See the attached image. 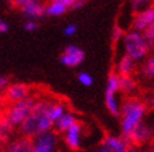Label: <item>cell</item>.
I'll return each instance as SVG.
<instances>
[{
	"instance_id": "cell-30",
	"label": "cell",
	"mask_w": 154,
	"mask_h": 152,
	"mask_svg": "<svg viewBox=\"0 0 154 152\" xmlns=\"http://www.w3.org/2000/svg\"><path fill=\"white\" fill-rule=\"evenodd\" d=\"M84 4H85V0H76L70 7H72V10H78L79 7H82Z\"/></svg>"
},
{
	"instance_id": "cell-15",
	"label": "cell",
	"mask_w": 154,
	"mask_h": 152,
	"mask_svg": "<svg viewBox=\"0 0 154 152\" xmlns=\"http://www.w3.org/2000/svg\"><path fill=\"white\" fill-rule=\"evenodd\" d=\"M5 150L8 152H33V140L21 136L10 141Z\"/></svg>"
},
{
	"instance_id": "cell-35",
	"label": "cell",
	"mask_w": 154,
	"mask_h": 152,
	"mask_svg": "<svg viewBox=\"0 0 154 152\" xmlns=\"http://www.w3.org/2000/svg\"><path fill=\"white\" fill-rule=\"evenodd\" d=\"M124 152H137V148H135V147H132V146H129Z\"/></svg>"
},
{
	"instance_id": "cell-2",
	"label": "cell",
	"mask_w": 154,
	"mask_h": 152,
	"mask_svg": "<svg viewBox=\"0 0 154 152\" xmlns=\"http://www.w3.org/2000/svg\"><path fill=\"white\" fill-rule=\"evenodd\" d=\"M148 106L142 100L134 97H129L123 101L119 107V116L122 117V137L125 140L134 130L137 125H139L147 115Z\"/></svg>"
},
{
	"instance_id": "cell-31",
	"label": "cell",
	"mask_w": 154,
	"mask_h": 152,
	"mask_svg": "<svg viewBox=\"0 0 154 152\" xmlns=\"http://www.w3.org/2000/svg\"><path fill=\"white\" fill-rule=\"evenodd\" d=\"M54 1H58V3H60V4H63L65 7H70L76 0H54Z\"/></svg>"
},
{
	"instance_id": "cell-27",
	"label": "cell",
	"mask_w": 154,
	"mask_h": 152,
	"mask_svg": "<svg viewBox=\"0 0 154 152\" xmlns=\"http://www.w3.org/2000/svg\"><path fill=\"white\" fill-rule=\"evenodd\" d=\"M38 28H39V24L35 20H28L24 24V30H26V31H35V30H38Z\"/></svg>"
},
{
	"instance_id": "cell-34",
	"label": "cell",
	"mask_w": 154,
	"mask_h": 152,
	"mask_svg": "<svg viewBox=\"0 0 154 152\" xmlns=\"http://www.w3.org/2000/svg\"><path fill=\"white\" fill-rule=\"evenodd\" d=\"M137 152H154L153 147H145L143 150H137Z\"/></svg>"
},
{
	"instance_id": "cell-7",
	"label": "cell",
	"mask_w": 154,
	"mask_h": 152,
	"mask_svg": "<svg viewBox=\"0 0 154 152\" xmlns=\"http://www.w3.org/2000/svg\"><path fill=\"white\" fill-rule=\"evenodd\" d=\"M33 152H58L57 132L47 131L33 139Z\"/></svg>"
},
{
	"instance_id": "cell-23",
	"label": "cell",
	"mask_w": 154,
	"mask_h": 152,
	"mask_svg": "<svg viewBox=\"0 0 154 152\" xmlns=\"http://www.w3.org/2000/svg\"><path fill=\"white\" fill-rule=\"evenodd\" d=\"M142 35L144 37L145 42L149 45V48H153V44H154V25H150L149 28H147L145 30L142 31Z\"/></svg>"
},
{
	"instance_id": "cell-32",
	"label": "cell",
	"mask_w": 154,
	"mask_h": 152,
	"mask_svg": "<svg viewBox=\"0 0 154 152\" xmlns=\"http://www.w3.org/2000/svg\"><path fill=\"white\" fill-rule=\"evenodd\" d=\"M8 30H9V26H8V24L3 20L0 19V33H6Z\"/></svg>"
},
{
	"instance_id": "cell-9",
	"label": "cell",
	"mask_w": 154,
	"mask_h": 152,
	"mask_svg": "<svg viewBox=\"0 0 154 152\" xmlns=\"http://www.w3.org/2000/svg\"><path fill=\"white\" fill-rule=\"evenodd\" d=\"M84 59H85V52H84V50L73 44L68 45L64 52L59 57L60 63L68 67H75V66L80 65L84 61Z\"/></svg>"
},
{
	"instance_id": "cell-11",
	"label": "cell",
	"mask_w": 154,
	"mask_h": 152,
	"mask_svg": "<svg viewBox=\"0 0 154 152\" xmlns=\"http://www.w3.org/2000/svg\"><path fill=\"white\" fill-rule=\"evenodd\" d=\"M150 25H154V6H150L140 13L134 14L132 22L133 30L142 33L143 30L149 28Z\"/></svg>"
},
{
	"instance_id": "cell-14",
	"label": "cell",
	"mask_w": 154,
	"mask_h": 152,
	"mask_svg": "<svg viewBox=\"0 0 154 152\" xmlns=\"http://www.w3.org/2000/svg\"><path fill=\"white\" fill-rule=\"evenodd\" d=\"M75 122H78V120H76L75 115L72 112V111H65L63 115H61L55 122H54V126L53 128H55L57 133H64L69 127H72Z\"/></svg>"
},
{
	"instance_id": "cell-26",
	"label": "cell",
	"mask_w": 154,
	"mask_h": 152,
	"mask_svg": "<svg viewBox=\"0 0 154 152\" xmlns=\"http://www.w3.org/2000/svg\"><path fill=\"white\" fill-rule=\"evenodd\" d=\"M10 3L14 7L17 9H21L26 5H30V4H34V3H42V0H10Z\"/></svg>"
},
{
	"instance_id": "cell-25",
	"label": "cell",
	"mask_w": 154,
	"mask_h": 152,
	"mask_svg": "<svg viewBox=\"0 0 154 152\" xmlns=\"http://www.w3.org/2000/svg\"><path fill=\"white\" fill-rule=\"evenodd\" d=\"M123 36H124V30H123V28L119 26V25H114V28L112 30V41H113V44H117Z\"/></svg>"
},
{
	"instance_id": "cell-17",
	"label": "cell",
	"mask_w": 154,
	"mask_h": 152,
	"mask_svg": "<svg viewBox=\"0 0 154 152\" xmlns=\"http://www.w3.org/2000/svg\"><path fill=\"white\" fill-rule=\"evenodd\" d=\"M118 86L122 94H124L127 96H132L138 89V83L132 75L118 76Z\"/></svg>"
},
{
	"instance_id": "cell-19",
	"label": "cell",
	"mask_w": 154,
	"mask_h": 152,
	"mask_svg": "<svg viewBox=\"0 0 154 152\" xmlns=\"http://www.w3.org/2000/svg\"><path fill=\"white\" fill-rule=\"evenodd\" d=\"M65 111H68V109H66V104L64 101H61V100L53 101L50 105V109H49V116L53 122H55Z\"/></svg>"
},
{
	"instance_id": "cell-12",
	"label": "cell",
	"mask_w": 154,
	"mask_h": 152,
	"mask_svg": "<svg viewBox=\"0 0 154 152\" xmlns=\"http://www.w3.org/2000/svg\"><path fill=\"white\" fill-rule=\"evenodd\" d=\"M102 146L105 148L106 152H124L130 145L124 137H118V136L106 135L103 139Z\"/></svg>"
},
{
	"instance_id": "cell-5",
	"label": "cell",
	"mask_w": 154,
	"mask_h": 152,
	"mask_svg": "<svg viewBox=\"0 0 154 152\" xmlns=\"http://www.w3.org/2000/svg\"><path fill=\"white\" fill-rule=\"evenodd\" d=\"M119 92L118 86V75L115 72H110L108 76L106 87H105V105L109 112L113 116H119L120 105L117 100V94Z\"/></svg>"
},
{
	"instance_id": "cell-8",
	"label": "cell",
	"mask_w": 154,
	"mask_h": 152,
	"mask_svg": "<svg viewBox=\"0 0 154 152\" xmlns=\"http://www.w3.org/2000/svg\"><path fill=\"white\" fill-rule=\"evenodd\" d=\"M32 92V89L30 86H28L26 83H21V82H14V83H9L5 90H4V100L5 102H18L20 100H24V98L30 96Z\"/></svg>"
},
{
	"instance_id": "cell-20",
	"label": "cell",
	"mask_w": 154,
	"mask_h": 152,
	"mask_svg": "<svg viewBox=\"0 0 154 152\" xmlns=\"http://www.w3.org/2000/svg\"><path fill=\"white\" fill-rule=\"evenodd\" d=\"M68 10V7H65L63 4H60L58 1L50 0L48 5H45V14L50 15V16H60Z\"/></svg>"
},
{
	"instance_id": "cell-37",
	"label": "cell",
	"mask_w": 154,
	"mask_h": 152,
	"mask_svg": "<svg viewBox=\"0 0 154 152\" xmlns=\"http://www.w3.org/2000/svg\"><path fill=\"white\" fill-rule=\"evenodd\" d=\"M0 152H8L6 150H2V151H0Z\"/></svg>"
},
{
	"instance_id": "cell-33",
	"label": "cell",
	"mask_w": 154,
	"mask_h": 152,
	"mask_svg": "<svg viewBox=\"0 0 154 152\" xmlns=\"http://www.w3.org/2000/svg\"><path fill=\"white\" fill-rule=\"evenodd\" d=\"M4 105H5V100H4V95L3 92L0 91V110H2L4 107Z\"/></svg>"
},
{
	"instance_id": "cell-38",
	"label": "cell",
	"mask_w": 154,
	"mask_h": 152,
	"mask_svg": "<svg viewBox=\"0 0 154 152\" xmlns=\"http://www.w3.org/2000/svg\"><path fill=\"white\" fill-rule=\"evenodd\" d=\"M72 152H80V151H72Z\"/></svg>"
},
{
	"instance_id": "cell-1",
	"label": "cell",
	"mask_w": 154,
	"mask_h": 152,
	"mask_svg": "<svg viewBox=\"0 0 154 152\" xmlns=\"http://www.w3.org/2000/svg\"><path fill=\"white\" fill-rule=\"evenodd\" d=\"M51 102L50 98H36L30 113L18 126L21 136L33 140L40 133L53 130L54 122L49 116Z\"/></svg>"
},
{
	"instance_id": "cell-10",
	"label": "cell",
	"mask_w": 154,
	"mask_h": 152,
	"mask_svg": "<svg viewBox=\"0 0 154 152\" xmlns=\"http://www.w3.org/2000/svg\"><path fill=\"white\" fill-rule=\"evenodd\" d=\"M83 125L80 122H75L72 127H69L64 132V142L72 151H79L82 143Z\"/></svg>"
},
{
	"instance_id": "cell-16",
	"label": "cell",
	"mask_w": 154,
	"mask_h": 152,
	"mask_svg": "<svg viewBox=\"0 0 154 152\" xmlns=\"http://www.w3.org/2000/svg\"><path fill=\"white\" fill-rule=\"evenodd\" d=\"M134 71H135V61L130 56L124 54L117 64L115 74L118 76H128V75H132Z\"/></svg>"
},
{
	"instance_id": "cell-13",
	"label": "cell",
	"mask_w": 154,
	"mask_h": 152,
	"mask_svg": "<svg viewBox=\"0 0 154 152\" xmlns=\"http://www.w3.org/2000/svg\"><path fill=\"white\" fill-rule=\"evenodd\" d=\"M14 132V127L8 122V120L3 113H0V151L5 150L6 146L11 141V136Z\"/></svg>"
},
{
	"instance_id": "cell-21",
	"label": "cell",
	"mask_w": 154,
	"mask_h": 152,
	"mask_svg": "<svg viewBox=\"0 0 154 152\" xmlns=\"http://www.w3.org/2000/svg\"><path fill=\"white\" fill-rule=\"evenodd\" d=\"M130 6L133 13L137 14L153 6V0H130Z\"/></svg>"
},
{
	"instance_id": "cell-22",
	"label": "cell",
	"mask_w": 154,
	"mask_h": 152,
	"mask_svg": "<svg viewBox=\"0 0 154 152\" xmlns=\"http://www.w3.org/2000/svg\"><path fill=\"white\" fill-rule=\"evenodd\" d=\"M143 76L147 79H153L154 76V56L150 55L147 57V60L144 61V65H143Z\"/></svg>"
},
{
	"instance_id": "cell-18",
	"label": "cell",
	"mask_w": 154,
	"mask_h": 152,
	"mask_svg": "<svg viewBox=\"0 0 154 152\" xmlns=\"http://www.w3.org/2000/svg\"><path fill=\"white\" fill-rule=\"evenodd\" d=\"M20 11L23 13V15L25 18H28V20H35V19L42 18L43 15H45V4L34 3V4L21 7Z\"/></svg>"
},
{
	"instance_id": "cell-6",
	"label": "cell",
	"mask_w": 154,
	"mask_h": 152,
	"mask_svg": "<svg viewBox=\"0 0 154 152\" xmlns=\"http://www.w3.org/2000/svg\"><path fill=\"white\" fill-rule=\"evenodd\" d=\"M152 139H153V128L145 122V121H142V122L139 125H137L134 127V130L130 132L127 141L130 146L133 145L134 147H139V146L148 145L152 141Z\"/></svg>"
},
{
	"instance_id": "cell-4",
	"label": "cell",
	"mask_w": 154,
	"mask_h": 152,
	"mask_svg": "<svg viewBox=\"0 0 154 152\" xmlns=\"http://www.w3.org/2000/svg\"><path fill=\"white\" fill-rule=\"evenodd\" d=\"M36 96H29L24 100H20L18 102L9 104V106L6 107L5 112H3V115L8 120L13 127H18L23 121L25 120V117L30 113L33 106L36 101Z\"/></svg>"
},
{
	"instance_id": "cell-36",
	"label": "cell",
	"mask_w": 154,
	"mask_h": 152,
	"mask_svg": "<svg viewBox=\"0 0 154 152\" xmlns=\"http://www.w3.org/2000/svg\"><path fill=\"white\" fill-rule=\"evenodd\" d=\"M93 152H106V151H105V148H104L103 146H100V147H98V148H95V150H94Z\"/></svg>"
},
{
	"instance_id": "cell-3",
	"label": "cell",
	"mask_w": 154,
	"mask_h": 152,
	"mask_svg": "<svg viewBox=\"0 0 154 152\" xmlns=\"http://www.w3.org/2000/svg\"><path fill=\"white\" fill-rule=\"evenodd\" d=\"M123 44H124L125 54L132 57L134 61H142L149 54V45L145 42L142 33L130 30L123 36Z\"/></svg>"
},
{
	"instance_id": "cell-28",
	"label": "cell",
	"mask_w": 154,
	"mask_h": 152,
	"mask_svg": "<svg viewBox=\"0 0 154 152\" xmlns=\"http://www.w3.org/2000/svg\"><path fill=\"white\" fill-rule=\"evenodd\" d=\"M76 25H74V24H69V25H66L65 28H64V34L66 35V36H73L75 33H76Z\"/></svg>"
},
{
	"instance_id": "cell-24",
	"label": "cell",
	"mask_w": 154,
	"mask_h": 152,
	"mask_svg": "<svg viewBox=\"0 0 154 152\" xmlns=\"http://www.w3.org/2000/svg\"><path fill=\"white\" fill-rule=\"evenodd\" d=\"M78 80L79 82L82 83V85L84 86H91L93 85V76H91L90 74L85 72V71H83V72H79L78 74Z\"/></svg>"
},
{
	"instance_id": "cell-29",
	"label": "cell",
	"mask_w": 154,
	"mask_h": 152,
	"mask_svg": "<svg viewBox=\"0 0 154 152\" xmlns=\"http://www.w3.org/2000/svg\"><path fill=\"white\" fill-rule=\"evenodd\" d=\"M10 83V80L8 76H0V91L5 90V87Z\"/></svg>"
}]
</instances>
